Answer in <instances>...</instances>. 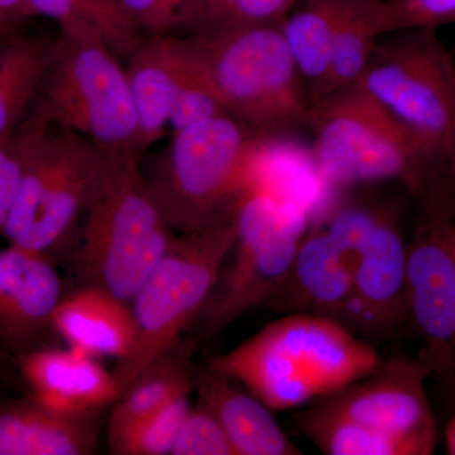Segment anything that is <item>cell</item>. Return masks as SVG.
<instances>
[{"instance_id": "cell-30", "label": "cell", "mask_w": 455, "mask_h": 455, "mask_svg": "<svg viewBox=\"0 0 455 455\" xmlns=\"http://www.w3.org/2000/svg\"><path fill=\"white\" fill-rule=\"evenodd\" d=\"M455 23V0H383V36L411 28H434Z\"/></svg>"}, {"instance_id": "cell-36", "label": "cell", "mask_w": 455, "mask_h": 455, "mask_svg": "<svg viewBox=\"0 0 455 455\" xmlns=\"http://www.w3.org/2000/svg\"><path fill=\"white\" fill-rule=\"evenodd\" d=\"M12 370H16L13 355L8 352L7 348L3 346L2 341H0V383L8 379L9 374L12 373Z\"/></svg>"}, {"instance_id": "cell-14", "label": "cell", "mask_w": 455, "mask_h": 455, "mask_svg": "<svg viewBox=\"0 0 455 455\" xmlns=\"http://www.w3.org/2000/svg\"><path fill=\"white\" fill-rule=\"evenodd\" d=\"M64 298L49 257L12 244L0 250V341L13 357L38 348Z\"/></svg>"}, {"instance_id": "cell-3", "label": "cell", "mask_w": 455, "mask_h": 455, "mask_svg": "<svg viewBox=\"0 0 455 455\" xmlns=\"http://www.w3.org/2000/svg\"><path fill=\"white\" fill-rule=\"evenodd\" d=\"M175 235L140 170L139 156L110 154L84 212L74 259L80 286L97 287L131 302Z\"/></svg>"}, {"instance_id": "cell-1", "label": "cell", "mask_w": 455, "mask_h": 455, "mask_svg": "<svg viewBox=\"0 0 455 455\" xmlns=\"http://www.w3.org/2000/svg\"><path fill=\"white\" fill-rule=\"evenodd\" d=\"M310 152L331 187L396 181L418 206L455 212V172L398 119L347 86L311 101Z\"/></svg>"}, {"instance_id": "cell-37", "label": "cell", "mask_w": 455, "mask_h": 455, "mask_svg": "<svg viewBox=\"0 0 455 455\" xmlns=\"http://www.w3.org/2000/svg\"><path fill=\"white\" fill-rule=\"evenodd\" d=\"M445 444L448 453L455 455V414L445 427Z\"/></svg>"}, {"instance_id": "cell-19", "label": "cell", "mask_w": 455, "mask_h": 455, "mask_svg": "<svg viewBox=\"0 0 455 455\" xmlns=\"http://www.w3.org/2000/svg\"><path fill=\"white\" fill-rule=\"evenodd\" d=\"M196 392L197 401L220 421L236 455L302 454L278 425L272 410L224 374L209 367L197 368Z\"/></svg>"}, {"instance_id": "cell-20", "label": "cell", "mask_w": 455, "mask_h": 455, "mask_svg": "<svg viewBox=\"0 0 455 455\" xmlns=\"http://www.w3.org/2000/svg\"><path fill=\"white\" fill-rule=\"evenodd\" d=\"M52 329L73 349L92 357L116 361L130 353L134 340L131 304L92 286L65 295L52 319Z\"/></svg>"}, {"instance_id": "cell-34", "label": "cell", "mask_w": 455, "mask_h": 455, "mask_svg": "<svg viewBox=\"0 0 455 455\" xmlns=\"http://www.w3.org/2000/svg\"><path fill=\"white\" fill-rule=\"evenodd\" d=\"M0 14L20 22L33 17L28 0H0Z\"/></svg>"}, {"instance_id": "cell-25", "label": "cell", "mask_w": 455, "mask_h": 455, "mask_svg": "<svg viewBox=\"0 0 455 455\" xmlns=\"http://www.w3.org/2000/svg\"><path fill=\"white\" fill-rule=\"evenodd\" d=\"M382 3L383 0H367L341 27L324 79L311 101L357 83L383 36Z\"/></svg>"}, {"instance_id": "cell-9", "label": "cell", "mask_w": 455, "mask_h": 455, "mask_svg": "<svg viewBox=\"0 0 455 455\" xmlns=\"http://www.w3.org/2000/svg\"><path fill=\"white\" fill-rule=\"evenodd\" d=\"M109 155L53 124L33 152L3 229L8 244L50 259L60 253L97 191Z\"/></svg>"}, {"instance_id": "cell-8", "label": "cell", "mask_w": 455, "mask_h": 455, "mask_svg": "<svg viewBox=\"0 0 455 455\" xmlns=\"http://www.w3.org/2000/svg\"><path fill=\"white\" fill-rule=\"evenodd\" d=\"M309 209L251 190L235 212L236 235L211 299L197 317L204 337L220 333L245 313L267 304L291 268L307 235Z\"/></svg>"}, {"instance_id": "cell-24", "label": "cell", "mask_w": 455, "mask_h": 455, "mask_svg": "<svg viewBox=\"0 0 455 455\" xmlns=\"http://www.w3.org/2000/svg\"><path fill=\"white\" fill-rule=\"evenodd\" d=\"M57 41L16 35L0 49V142L12 136L37 98Z\"/></svg>"}, {"instance_id": "cell-6", "label": "cell", "mask_w": 455, "mask_h": 455, "mask_svg": "<svg viewBox=\"0 0 455 455\" xmlns=\"http://www.w3.org/2000/svg\"><path fill=\"white\" fill-rule=\"evenodd\" d=\"M256 134L230 114L172 132L146 178L176 233L196 232L235 214L248 193Z\"/></svg>"}, {"instance_id": "cell-33", "label": "cell", "mask_w": 455, "mask_h": 455, "mask_svg": "<svg viewBox=\"0 0 455 455\" xmlns=\"http://www.w3.org/2000/svg\"><path fill=\"white\" fill-rule=\"evenodd\" d=\"M245 2L247 0H190L173 33L191 36L215 31Z\"/></svg>"}, {"instance_id": "cell-10", "label": "cell", "mask_w": 455, "mask_h": 455, "mask_svg": "<svg viewBox=\"0 0 455 455\" xmlns=\"http://www.w3.org/2000/svg\"><path fill=\"white\" fill-rule=\"evenodd\" d=\"M119 59L106 44L60 36L38 104L56 127L109 154L139 156V116Z\"/></svg>"}, {"instance_id": "cell-29", "label": "cell", "mask_w": 455, "mask_h": 455, "mask_svg": "<svg viewBox=\"0 0 455 455\" xmlns=\"http://www.w3.org/2000/svg\"><path fill=\"white\" fill-rule=\"evenodd\" d=\"M172 455H236L226 430L209 407L197 401L185 419Z\"/></svg>"}, {"instance_id": "cell-21", "label": "cell", "mask_w": 455, "mask_h": 455, "mask_svg": "<svg viewBox=\"0 0 455 455\" xmlns=\"http://www.w3.org/2000/svg\"><path fill=\"white\" fill-rule=\"evenodd\" d=\"M193 352V341L180 340L119 395L107 420L108 444L171 401L196 391L197 368L194 366Z\"/></svg>"}, {"instance_id": "cell-23", "label": "cell", "mask_w": 455, "mask_h": 455, "mask_svg": "<svg viewBox=\"0 0 455 455\" xmlns=\"http://www.w3.org/2000/svg\"><path fill=\"white\" fill-rule=\"evenodd\" d=\"M33 16L53 20L60 36L73 41L99 42L128 59L143 32L128 16L121 0H28Z\"/></svg>"}, {"instance_id": "cell-22", "label": "cell", "mask_w": 455, "mask_h": 455, "mask_svg": "<svg viewBox=\"0 0 455 455\" xmlns=\"http://www.w3.org/2000/svg\"><path fill=\"white\" fill-rule=\"evenodd\" d=\"M367 0H301L284 18V37L300 68L310 100L324 79L341 27Z\"/></svg>"}, {"instance_id": "cell-5", "label": "cell", "mask_w": 455, "mask_h": 455, "mask_svg": "<svg viewBox=\"0 0 455 455\" xmlns=\"http://www.w3.org/2000/svg\"><path fill=\"white\" fill-rule=\"evenodd\" d=\"M235 235V214L196 232L176 233L130 302L133 346L112 371L119 395L196 322L220 281Z\"/></svg>"}, {"instance_id": "cell-2", "label": "cell", "mask_w": 455, "mask_h": 455, "mask_svg": "<svg viewBox=\"0 0 455 455\" xmlns=\"http://www.w3.org/2000/svg\"><path fill=\"white\" fill-rule=\"evenodd\" d=\"M372 344L339 322L286 314L250 339L215 355L209 367L241 383L272 411L323 398L374 372Z\"/></svg>"}, {"instance_id": "cell-28", "label": "cell", "mask_w": 455, "mask_h": 455, "mask_svg": "<svg viewBox=\"0 0 455 455\" xmlns=\"http://www.w3.org/2000/svg\"><path fill=\"white\" fill-rule=\"evenodd\" d=\"M191 406V394L175 398L114 440L110 451L116 455H172Z\"/></svg>"}, {"instance_id": "cell-31", "label": "cell", "mask_w": 455, "mask_h": 455, "mask_svg": "<svg viewBox=\"0 0 455 455\" xmlns=\"http://www.w3.org/2000/svg\"><path fill=\"white\" fill-rule=\"evenodd\" d=\"M379 217L381 212L364 206L350 205L335 212L325 224L326 232L352 260L353 268Z\"/></svg>"}, {"instance_id": "cell-18", "label": "cell", "mask_w": 455, "mask_h": 455, "mask_svg": "<svg viewBox=\"0 0 455 455\" xmlns=\"http://www.w3.org/2000/svg\"><path fill=\"white\" fill-rule=\"evenodd\" d=\"M104 410L66 414L31 396L0 403V455H89L97 449Z\"/></svg>"}, {"instance_id": "cell-27", "label": "cell", "mask_w": 455, "mask_h": 455, "mask_svg": "<svg viewBox=\"0 0 455 455\" xmlns=\"http://www.w3.org/2000/svg\"><path fill=\"white\" fill-rule=\"evenodd\" d=\"M52 125L38 104L12 136L0 142V235L16 203L33 152Z\"/></svg>"}, {"instance_id": "cell-4", "label": "cell", "mask_w": 455, "mask_h": 455, "mask_svg": "<svg viewBox=\"0 0 455 455\" xmlns=\"http://www.w3.org/2000/svg\"><path fill=\"white\" fill-rule=\"evenodd\" d=\"M227 113L259 133L309 123L311 100L283 22L185 36Z\"/></svg>"}, {"instance_id": "cell-32", "label": "cell", "mask_w": 455, "mask_h": 455, "mask_svg": "<svg viewBox=\"0 0 455 455\" xmlns=\"http://www.w3.org/2000/svg\"><path fill=\"white\" fill-rule=\"evenodd\" d=\"M190 0H121L123 8L148 36L173 33Z\"/></svg>"}, {"instance_id": "cell-7", "label": "cell", "mask_w": 455, "mask_h": 455, "mask_svg": "<svg viewBox=\"0 0 455 455\" xmlns=\"http://www.w3.org/2000/svg\"><path fill=\"white\" fill-rule=\"evenodd\" d=\"M435 31L382 36L355 86L455 172V65Z\"/></svg>"}, {"instance_id": "cell-35", "label": "cell", "mask_w": 455, "mask_h": 455, "mask_svg": "<svg viewBox=\"0 0 455 455\" xmlns=\"http://www.w3.org/2000/svg\"><path fill=\"white\" fill-rule=\"evenodd\" d=\"M20 20H13L0 14V44H4L12 37L18 35V27H20Z\"/></svg>"}, {"instance_id": "cell-12", "label": "cell", "mask_w": 455, "mask_h": 455, "mask_svg": "<svg viewBox=\"0 0 455 455\" xmlns=\"http://www.w3.org/2000/svg\"><path fill=\"white\" fill-rule=\"evenodd\" d=\"M430 376L419 359H390L363 379L323 397L316 407L406 440L419 454L430 455L438 440L425 386Z\"/></svg>"}, {"instance_id": "cell-16", "label": "cell", "mask_w": 455, "mask_h": 455, "mask_svg": "<svg viewBox=\"0 0 455 455\" xmlns=\"http://www.w3.org/2000/svg\"><path fill=\"white\" fill-rule=\"evenodd\" d=\"M13 361L29 396L57 411H100L119 396L113 372L80 350L35 348L14 355Z\"/></svg>"}, {"instance_id": "cell-13", "label": "cell", "mask_w": 455, "mask_h": 455, "mask_svg": "<svg viewBox=\"0 0 455 455\" xmlns=\"http://www.w3.org/2000/svg\"><path fill=\"white\" fill-rule=\"evenodd\" d=\"M407 241L394 214L381 212L353 268L343 325L361 339L387 340L407 323Z\"/></svg>"}, {"instance_id": "cell-26", "label": "cell", "mask_w": 455, "mask_h": 455, "mask_svg": "<svg viewBox=\"0 0 455 455\" xmlns=\"http://www.w3.org/2000/svg\"><path fill=\"white\" fill-rule=\"evenodd\" d=\"M298 425L301 433L324 454L420 455L406 440L328 414L316 406L299 415Z\"/></svg>"}, {"instance_id": "cell-11", "label": "cell", "mask_w": 455, "mask_h": 455, "mask_svg": "<svg viewBox=\"0 0 455 455\" xmlns=\"http://www.w3.org/2000/svg\"><path fill=\"white\" fill-rule=\"evenodd\" d=\"M407 323L431 376L455 382V212L418 206L407 241Z\"/></svg>"}, {"instance_id": "cell-15", "label": "cell", "mask_w": 455, "mask_h": 455, "mask_svg": "<svg viewBox=\"0 0 455 455\" xmlns=\"http://www.w3.org/2000/svg\"><path fill=\"white\" fill-rule=\"evenodd\" d=\"M139 116L140 152L161 139L181 92L204 66L185 36H147L125 66Z\"/></svg>"}, {"instance_id": "cell-17", "label": "cell", "mask_w": 455, "mask_h": 455, "mask_svg": "<svg viewBox=\"0 0 455 455\" xmlns=\"http://www.w3.org/2000/svg\"><path fill=\"white\" fill-rule=\"evenodd\" d=\"M353 283V263L325 228L307 232L280 289L267 307L283 314H309L343 324Z\"/></svg>"}]
</instances>
